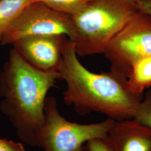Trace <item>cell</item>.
<instances>
[{
	"mask_svg": "<svg viewBox=\"0 0 151 151\" xmlns=\"http://www.w3.org/2000/svg\"><path fill=\"white\" fill-rule=\"evenodd\" d=\"M58 70L67 85L64 102L82 116L97 112L115 121L132 119L144 96L132 90L125 76L111 70L96 73L87 69L69 39Z\"/></svg>",
	"mask_w": 151,
	"mask_h": 151,
	"instance_id": "1",
	"label": "cell"
},
{
	"mask_svg": "<svg viewBox=\"0 0 151 151\" xmlns=\"http://www.w3.org/2000/svg\"><path fill=\"white\" fill-rule=\"evenodd\" d=\"M58 80V70H38L10 50L0 72V108L19 138L29 146L40 148L47 95Z\"/></svg>",
	"mask_w": 151,
	"mask_h": 151,
	"instance_id": "2",
	"label": "cell"
},
{
	"mask_svg": "<svg viewBox=\"0 0 151 151\" xmlns=\"http://www.w3.org/2000/svg\"><path fill=\"white\" fill-rule=\"evenodd\" d=\"M138 10L137 0H90L70 19L78 56L103 53L111 39Z\"/></svg>",
	"mask_w": 151,
	"mask_h": 151,
	"instance_id": "3",
	"label": "cell"
},
{
	"mask_svg": "<svg viewBox=\"0 0 151 151\" xmlns=\"http://www.w3.org/2000/svg\"><path fill=\"white\" fill-rule=\"evenodd\" d=\"M44 114L40 146L44 151H74L89 140L105 138L115 122L108 118L94 124L70 122L60 113L54 96L47 97Z\"/></svg>",
	"mask_w": 151,
	"mask_h": 151,
	"instance_id": "4",
	"label": "cell"
},
{
	"mask_svg": "<svg viewBox=\"0 0 151 151\" xmlns=\"http://www.w3.org/2000/svg\"><path fill=\"white\" fill-rule=\"evenodd\" d=\"M110 70L128 78L137 62L151 55V16L138 10L105 47Z\"/></svg>",
	"mask_w": 151,
	"mask_h": 151,
	"instance_id": "5",
	"label": "cell"
},
{
	"mask_svg": "<svg viewBox=\"0 0 151 151\" xmlns=\"http://www.w3.org/2000/svg\"><path fill=\"white\" fill-rule=\"evenodd\" d=\"M65 35L71 40L73 27L70 15L55 11L41 2H32L15 20L0 42L6 45L27 36Z\"/></svg>",
	"mask_w": 151,
	"mask_h": 151,
	"instance_id": "6",
	"label": "cell"
},
{
	"mask_svg": "<svg viewBox=\"0 0 151 151\" xmlns=\"http://www.w3.org/2000/svg\"><path fill=\"white\" fill-rule=\"evenodd\" d=\"M68 39L65 35H32L20 38L12 45L32 67L40 70H58Z\"/></svg>",
	"mask_w": 151,
	"mask_h": 151,
	"instance_id": "7",
	"label": "cell"
},
{
	"mask_svg": "<svg viewBox=\"0 0 151 151\" xmlns=\"http://www.w3.org/2000/svg\"><path fill=\"white\" fill-rule=\"evenodd\" d=\"M106 138L112 151H151V128L134 118L115 121Z\"/></svg>",
	"mask_w": 151,
	"mask_h": 151,
	"instance_id": "8",
	"label": "cell"
},
{
	"mask_svg": "<svg viewBox=\"0 0 151 151\" xmlns=\"http://www.w3.org/2000/svg\"><path fill=\"white\" fill-rule=\"evenodd\" d=\"M33 0H0V42L23 10Z\"/></svg>",
	"mask_w": 151,
	"mask_h": 151,
	"instance_id": "9",
	"label": "cell"
},
{
	"mask_svg": "<svg viewBox=\"0 0 151 151\" xmlns=\"http://www.w3.org/2000/svg\"><path fill=\"white\" fill-rule=\"evenodd\" d=\"M128 80L133 91L143 94L151 86V55L137 62L132 68Z\"/></svg>",
	"mask_w": 151,
	"mask_h": 151,
	"instance_id": "10",
	"label": "cell"
},
{
	"mask_svg": "<svg viewBox=\"0 0 151 151\" xmlns=\"http://www.w3.org/2000/svg\"><path fill=\"white\" fill-rule=\"evenodd\" d=\"M90 0H33L41 2L55 11L72 15Z\"/></svg>",
	"mask_w": 151,
	"mask_h": 151,
	"instance_id": "11",
	"label": "cell"
},
{
	"mask_svg": "<svg viewBox=\"0 0 151 151\" xmlns=\"http://www.w3.org/2000/svg\"><path fill=\"white\" fill-rule=\"evenodd\" d=\"M133 118L151 128V90L143 96Z\"/></svg>",
	"mask_w": 151,
	"mask_h": 151,
	"instance_id": "12",
	"label": "cell"
},
{
	"mask_svg": "<svg viewBox=\"0 0 151 151\" xmlns=\"http://www.w3.org/2000/svg\"><path fill=\"white\" fill-rule=\"evenodd\" d=\"M86 147L88 151H112L106 138L89 140Z\"/></svg>",
	"mask_w": 151,
	"mask_h": 151,
	"instance_id": "13",
	"label": "cell"
},
{
	"mask_svg": "<svg viewBox=\"0 0 151 151\" xmlns=\"http://www.w3.org/2000/svg\"><path fill=\"white\" fill-rule=\"evenodd\" d=\"M0 151H25L22 143L0 138Z\"/></svg>",
	"mask_w": 151,
	"mask_h": 151,
	"instance_id": "14",
	"label": "cell"
},
{
	"mask_svg": "<svg viewBox=\"0 0 151 151\" xmlns=\"http://www.w3.org/2000/svg\"><path fill=\"white\" fill-rule=\"evenodd\" d=\"M137 6L139 11L151 16V0H137Z\"/></svg>",
	"mask_w": 151,
	"mask_h": 151,
	"instance_id": "15",
	"label": "cell"
},
{
	"mask_svg": "<svg viewBox=\"0 0 151 151\" xmlns=\"http://www.w3.org/2000/svg\"><path fill=\"white\" fill-rule=\"evenodd\" d=\"M74 151H88V150H87L86 147L82 146Z\"/></svg>",
	"mask_w": 151,
	"mask_h": 151,
	"instance_id": "16",
	"label": "cell"
}]
</instances>
